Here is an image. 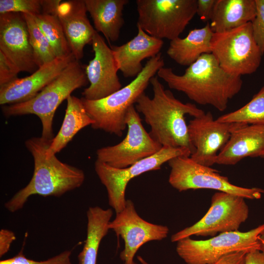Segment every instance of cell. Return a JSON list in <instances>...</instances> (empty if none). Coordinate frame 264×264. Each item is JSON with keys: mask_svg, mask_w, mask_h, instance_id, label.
Returning a JSON list of instances; mask_svg holds the SVG:
<instances>
[{"mask_svg": "<svg viewBox=\"0 0 264 264\" xmlns=\"http://www.w3.org/2000/svg\"><path fill=\"white\" fill-rule=\"evenodd\" d=\"M0 51L20 72L32 74L38 69L23 13L0 14Z\"/></svg>", "mask_w": 264, "mask_h": 264, "instance_id": "obj_16", "label": "cell"}, {"mask_svg": "<svg viewBox=\"0 0 264 264\" xmlns=\"http://www.w3.org/2000/svg\"><path fill=\"white\" fill-rule=\"evenodd\" d=\"M255 0H216L209 23L214 33L223 32L252 22L256 15Z\"/></svg>", "mask_w": 264, "mask_h": 264, "instance_id": "obj_22", "label": "cell"}, {"mask_svg": "<svg viewBox=\"0 0 264 264\" xmlns=\"http://www.w3.org/2000/svg\"><path fill=\"white\" fill-rule=\"evenodd\" d=\"M95 30L110 42L117 41L124 23L123 11L128 0H84Z\"/></svg>", "mask_w": 264, "mask_h": 264, "instance_id": "obj_21", "label": "cell"}, {"mask_svg": "<svg viewBox=\"0 0 264 264\" xmlns=\"http://www.w3.org/2000/svg\"><path fill=\"white\" fill-rule=\"evenodd\" d=\"M51 140L41 136L25 141V146L34 160L33 174L27 185L5 203L8 211L14 213L21 209L32 195L59 197L83 184L85 175L82 169L62 162L56 155L46 156Z\"/></svg>", "mask_w": 264, "mask_h": 264, "instance_id": "obj_3", "label": "cell"}, {"mask_svg": "<svg viewBox=\"0 0 264 264\" xmlns=\"http://www.w3.org/2000/svg\"><path fill=\"white\" fill-rule=\"evenodd\" d=\"M245 264H264V253L258 249L247 252Z\"/></svg>", "mask_w": 264, "mask_h": 264, "instance_id": "obj_36", "label": "cell"}, {"mask_svg": "<svg viewBox=\"0 0 264 264\" xmlns=\"http://www.w3.org/2000/svg\"><path fill=\"white\" fill-rule=\"evenodd\" d=\"M61 0H42V12L32 16L48 41L56 58L66 57L71 54L67 41L57 14Z\"/></svg>", "mask_w": 264, "mask_h": 264, "instance_id": "obj_26", "label": "cell"}, {"mask_svg": "<svg viewBox=\"0 0 264 264\" xmlns=\"http://www.w3.org/2000/svg\"><path fill=\"white\" fill-rule=\"evenodd\" d=\"M66 101V109L62 126L46 150L47 157L60 152L80 130L94 123L87 112L81 98L70 95Z\"/></svg>", "mask_w": 264, "mask_h": 264, "instance_id": "obj_24", "label": "cell"}, {"mask_svg": "<svg viewBox=\"0 0 264 264\" xmlns=\"http://www.w3.org/2000/svg\"><path fill=\"white\" fill-rule=\"evenodd\" d=\"M113 215L110 209L90 207L87 212V238L82 250L78 255L79 264H96L101 242L107 234Z\"/></svg>", "mask_w": 264, "mask_h": 264, "instance_id": "obj_25", "label": "cell"}, {"mask_svg": "<svg viewBox=\"0 0 264 264\" xmlns=\"http://www.w3.org/2000/svg\"><path fill=\"white\" fill-rule=\"evenodd\" d=\"M23 14L27 23L30 43L33 49L35 61L39 68L52 62L56 57L50 43L33 16L30 14Z\"/></svg>", "mask_w": 264, "mask_h": 264, "instance_id": "obj_28", "label": "cell"}, {"mask_svg": "<svg viewBox=\"0 0 264 264\" xmlns=\"http://www.w3.org/2000/svg\"><path fill=\"white\" fill-rule=\"evenodd\" d=\"M244 198L224 192H216L205 215L194 224L174 234L172 242L192 236L214 237L220 233L239 231L248 217L249 209Z\"/></svg>", "mask_w": 264, "mask_h": 264, "instance_id": "obj_9", "label": "cell"}, {"mask_svg": "<svg viewBox=\"0 0 264 264\" xmlns=\"http://www.w3.org/2000/svg\"><path fill=\"white\" fill-rule=\"evenodd\" d=\"M42 12V0H0V14L14 12L34 16Z\"/></svg>", "mask_w": 264, "mask_h": 264, "instance_id": "obj_29", "label": "cell"}, {"mask_svg": "<svg viewBox=\"0 0 264 264\" xmlns=\"http://www.w3.org/2000/svg\"><path fill=\"white\" fill-rule=\"evenodd\" d=\"M211 53L226 72L241 77L255 72L263 55L254 39L251 22L229 31L213 33Z\"/></svg>", "mask_w": 264, "mask_h": 264, "instance_id": "obj_7", "label": "cell"}, {"mask_svg": "<svg viewBox=\"0 0 264 264\" xmlns=\"http://www.w3.org/2000/svg\"><path fill=\"white\" fill-rule=\"evenodd\" d=\"M91 44L94 56L85 68L90 85L84 89L82 95L86 99L97 100L121 88L122 85L117 75L118 69L112 50L97 31Z\"/></svg>", "mask_w": 264, "mask_h": 264, "instance_id": "obj_15", "label": "cell"}, {"mask_svg": "<svg viewBox=\"0 0 264 264\" xmlns=\"http://www.w3.org/2000/svg\"><path fill=\"white\" fill-rule=\"evenodd\" d=\"M150 83L153 97L144 93L135 104L136 110L151 127L150 135L163 147L187 148L192 154L196 149L189 138L185 116L197 117L204 111L195 104L184 103L176 99L171 91L164 88L157 75L151 79Z\"/></svg>", "mask_w": 264, "mask_h": 264, "instance_id": "obj_2", "label": "cell"}, {"mask_svg": "<svg viewBox=\"0 0 264 264\" xmlns=\"http://www.w3.org/2000/svg\"><path fill=\"white\" fill-rule=\"evenodd\" d=\"M247 252L242 251L227 254L213 264H245Z\"/></svg>", "mask_w": 264, "mask_h": 264, "instance_id": "obj_35", "label": "cell"}, {"mask_svg": "<svg viewBox=\"0 0 264 264\" xmlns=\"http://www.w3.org/2000/svg\"><path fill=\"white\" fill-rule=\"evenodd\" d=\"M74 59L72 53L66 57L56 58L39 67L30 75L18 78L0 87V104L2 106L14 104L32 99Z\"/></svg>", "mask_w": 264, "mask_h": 264, "instance_id": "obj_17", "label": "cell"}, {"mask_svg": "<svg viewBox=\"0 0 264 264\" xmlns=\"http://www.w3.org/2000/svg\"><path fill=\"white\" fill-rule=\"evenodd\" d=\"M87 12L84 0L61 1L57 9L71 53L79 61L84 56L85 46L91 44L96 32L88 18Z\"/></svg>", "mask_w": 264, "mask_h": 264, "instance_id": "obj_18", "label": "cell"}, {"mask_svg": "<svg viewBox=\"0 0 264 264\" xmlns=\"http://www.w3.org/2000/svg\"><path fill=\"white\" fill-rule=\"evenodd\" d=\"M109 228L124 241V248L120 258L125 264L132 263L135 254L143 244L162 240L169 232L167 226L154 224L140 217L130 199L126 200L122 211L116 213L115 218L109 223Z\"/></svg>", "mask_w": 264, "mask_h": 264, "instance_id": "obj_13", "label": "cell"}, {"mask_svg": "<svg viewBox=\"0 0 264 264\" xmlns=\"http://www.w3.org/2000/svg\"><path fill=\"white\" fill-rule=\"evenodd\" d=\"M263 232L264 224L247 232L222 233L205 240L188 237L177 242L176 251L186 264H213L233 252L260 250Z\"/></svg>", "mask_w": 264, "mask_h": 264, "instance_id": "obj_8", "label": "cell"}, {"mask_svg": "<svg viewBox=\"0 0 264 264\" xmlns=\"http://www.w3.org/2000/svg\"><path fill=\"white\" fill-rule=\"evenodd\" d=\"M126 123L128 132L125 138L112 146L96 151L97 160L116 168H124L151 156L163 147L154 140L142 123L134 105L128 110Z\"/></svg>", "mask_w": 264, "mask_h": 264, "instance_id": "obj_12", "label": "cell"}, {"mask_svg": "<svg viewBox=\"0 0 264 264\" xmlns=\"http://www.w3.org/2000/svg\"><path fill=\"white\" fill-rule=\"evenodd\" d=\"M264 151V125H243L234 130L218 153L215 164L234 165Z\"/></svg>", "mask_w": 264, "mask_h": 264, "instance_id": "obj_20", "label": "cell"}, {"mask_svg": "<svg viewBox=\"0 0 264 264\" xmlns=\"http://www.w3.org/2000/svg\"><path fill=\"white\" fill-rule=\"evenodd\" d=\"M137 259L142 264H149L140 256H138Z\"/></svg>", "mask_w": 264, "mask_h": 264, "instance_id": "obj_38", "label": "cell"}, {"mask_svg": "<svg viewBox=\"0 0 264 264\" xmlns=\"http://www.w3.org/2000/svg\"><path fill=\"white\" fill-rule=\"evenodd\" d=\"M156 74L170 88L184 93L198 104L210 105L220 111L226 109L229 101L242 86L241 77L226 72L211 53L200 56L182 75L164 66Z\"/></svg>", "mask_w": 264, "mask_h": 264, "instance_id": "obj_1", "label": "cell"}, {"mask_svg": "<svg viewBox=\"0 0 264 264\" xmlns=\"http://www.w3.org/2000/svg\"><path fill=\"white\" fill-rule=\"evenodd\" d=\"M224 123L264 125V86L244 106L217 119Z\"/></svg>", "mask_w": 264, "mask_h": 264, "instance_id": "obj_27", "label": "cell"}, {"mask_svg": "<svg viewBox=\"0 0 264 264\" xmlns=\"http://www.w3.org/2000/svg\"><path fill=\"white\" fill-rule=\"evenodd\" d=\"M16 239L14 233L9 230H0V257H1L9 250L13 242Z\"/></svg>", "mask_w": 264, "mask_h": 264, "instance_id": "obj_34", "label": "cell"}, {"mask_svg": "<svg viewBox=\"0 0 264 264\" xmlns=\"http://www.w3.org/2000/svg\"><path fill=\"white\" fill-rule=\"evenodd\" d=\"M137 26L150 35L179 37L197 12V0H137Z\"/></svg>", "mask_w": 264, "mask_h": 264, "instance_id": "obj_6", "label": "cell"}, {"mask_svg": "<svg viewBox=\"0 0 264 264\" xmlns=\"http://www.w3.org/2000/svg\"><path fill=\"white\" fill-rule=\"evenodd\" d=\"M137 34L120 45H110L118 70L124 77H136L142 70V61L157 55L164 44L163 40L153 37L137 26Z\"/></svg>", "mask_w": 264, "mask_h": 264, "instance_id": "obj_19", "label": "cell"}, {"mask_svg": "<svg viewBox=\"0 0 264 264\" xmlns=\"http://www.w3.org/2000/svg\"><path fill=\"white\" fill-rule=\"evenodd\" d=\"M213 33L209 23L191 30L185 37L171 41L167 54L178 65L189 66L202 54L211 53Z\"/></svg>", "mask_w": 264, "mask_h": 264, "instance_id": "obj_23", "label": "cell"}, {"mask_svg": "<svg viewBox=\"0 0 264 264\" xmlns=\"http://www.w3.org/2000/svg\"><path fill=\"white\" fill-rule=\"evenodd\" d=\"M164 66V61L160 52L150 58L132 82L115 92L97 100L82 97L87 112L94 121L92 128L121 136L127 127L126 116L129 109L136 103L151 79Z\"/></svg>", "mask_w": 264, "mask_h": 264, "instance_id": "obj_4", "label": "cell"}, {"mask_svg": "<svg viewBox=\"0 0 264 264\" xmlns=\"http://www.w3.org/2000/svg\"><path fill=\"white\" fill-rule=\"evenodd\" d=\"M216 0H197V12L200 18L206 21L210 20Z\"/></svg>", "mask_w": 264, "mask_h": 264, "instance_id": "obj_33", "label": "cell"}, {"mask_svg": "<svg viewBox=\"0 0 264 264\" xmlns=\"http://www.w3.org/2000/svg\"><path fill=\"white\" fill-rule=\"evenodd\" d=\"M88 80L79 60L72 61L62 72L34 98L26 102L3 106L6 117L34 114L41 120V137L51 140L53 123L56 110L75 89L87 85Z\"/></svg>", "mask_w": 264, "mask_h": 264, "instance_id": "obj_5", "label": "cell"}, {"mask_svg": "<svg viewBox=\"0 0 264 264\" xmlns=\"http://www.w3.org/2000/svg\"><path fill=\"white\" fill-rule=\"evenodd\" d=\"M260 242V250L264 253V232L260 235L259 238Z\"/></svg>", "mask_w": 264, "mask_h": 264, "instance_id": "obj_37", "label": "cell"}, {"mask_svg": "<svg viewBox=\"0 0 264 264\" xmlns=\"http://www.w3.org/2000/svg\"><path fill=\"white\" fill-rule=\"evenodd\" d=\"M132 264H137L133 261Z\"/></svg>", "mask_w": 264, "mask_h": 264, "instance_id": "obj_40", "label": "cell"}, {"mask_svg": "<svg viewBox=\"0 0 264 264\" xmlns=\"http://www.w3.org/2000/svg\"><path fill=\"white\" fill-rule=\"evenodd\" d=\"M171 168L169 183L179 192L190 189H207L224 192L246 199H259L264 190L245 188L232 184L228 178L210 167L199 164L190 156L174 157L168 162Z\"/></svg>", "mask_w": 264, "mask_h": 264, "instance_id": "obj_10", "label": "cell"}, {"mask_svg": "<svg viewBox=\"0 0 264 264\" xmlns=\"http://www.w3.org/2000/svg\"><path fill=\"white\" fill-rule=\"evenodd\" d=\"M243 125L220 122L210 111L194 117L188 124L189 138L196 149L191 158L199 164L212 166L232 132Z\"/></svg>", "mask_w": 264, "mask_h": 264, "instance_id": "obj_14", "label": "cell"}, {"mask_svg": "<svg viewBox=\"0 0 264 264\" xmlns=\"http://www.w3.org/2000/svg\"><path fill=\"white\" fill-rule=\"evenodd\" d=\"M20 72L17 66L0 51V87L17 79Z\"/></svg>", "mask_w": 264, "mask_h": 264, "instance_id": "obj_32", "label": "cell"}, {"mask_svg": "<svg viewBox=\"0 0 264 264\" xmlns=\"http://www.w3.org/2000/svg\"><path fill=\"white\" fill-rule=\"evenodd\" d=\"M256 15L251 22L255 41L263 55L264 53V0H255Z\"/></svg>", "mask_w": 264, "mask_h": 264, "instance_id": "obj_31", "label": "cell"}, {"mask_svg": "<svg viewBox=\"0 0 264 264\" xmlns=\"http://www.w3.org/2000/svg\"><path fill=\"white\" fill-rule=\"evenodd\" d=\"M71 254V250H66L46 260L36 261L27 258L21 250L16 256L0 261V264H71L70 259Z\"/></svg>", "mask_w": 264, "mask_h": 264, "instance_id": "obj_30", "label": "cell"}, {"mask_svg": "<svg viewBox=\"0 0 264 264\" xmlns=\"http://www.w3.org/2000/svg\"><path fill=\"white\" fill-rule=\"evenodd\" d=\"M191 154L187 148L162 147L155 154L126 168H114L96 160L94 169L106 188L109 205L118 213L125 207L126 189L131 179L144 173L160 169L163 164L174 157Z\"/></svg>", "mask_w": 264, "mask_h": 264, "instance_id": "obj_11", "label": "cell"}, {"mask_svg": "<svg viewBox=\"0 0 264 264\" xmlns=\"http://www.w3.org/2000/svg\"><path fill=\"white\" fill-rule=\"evenodd\" d=\"M257 157H260L264 158V151L260 153L257 156Z\"/></svg>", "mask_w": 264, "mask_h": 264, "instance_id": "obj_39", "label": "cell"}]
</instances>
